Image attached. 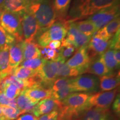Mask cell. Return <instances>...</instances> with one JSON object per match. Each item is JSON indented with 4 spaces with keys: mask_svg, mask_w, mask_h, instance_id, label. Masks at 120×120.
Returning a JSON list of instances; mask_svg holds the SVG:
<instances>
[{
    "mask_svg": "<svg viewBox=\"0 0 120 120\" xmlns=\"http://www.w3.org/2000/svg\"><path fill=\"white\" fill-rule=\"evenodd\" d=\"M37 78L43 87L51 88L54 81L58 78L52 66L51 61L46 60L42 66L37 71Z\"/></svg>",
    "mask_w": 120,
    "mask_h": 120,
    "instance_id": "cell-11",
    "label": "cell"
},
{
    "mask_svg": "<svg viewBox=\"0 0 120 120\" xmlns=\"http://www.w3.org/2000/svg\"><path fill=\"white\" fill-rule=\"evenodd\" d=\"M58 53L55 49H49L46 52V57L48 61H54L57 57Z\"/></svg>",
    "mask_w": 120,
    "mask_h": 120,
    "instance_id": "cell-39",
    "label": "cell"
},
{
    "mask_svg": "<svg viewBox=\"0 0 120 120\" xmlns=\"http://www.w3.org/2000/svg\"><path fill=\"white\" fill-rule=\"evenodd\" d=\"M70 22H55L49 27L41 31L37 36V43L46 47L51 41H62L66 36Z\"/></svg>",
    "mask_w": 120,
    "mask_h": 120,
    "instance_id": "cell-3",
    "label": "cell"
},
{
    "mask_svg": "<svg viewBox=\"0 0 120 120\" xmlns=\"http://www.w3.org/2000/svg\"><path fill=\"white\" fill-rule=\"evenodd\" d=\"M23 60H30L41 57L39 45L35 40H23L22 41Z\"/></svg>",
    "mask_w": 120,
    "mask_h": 120,
    "instance_id": "cell-18",
    "label": "cell"
},
{
    "mask_svg": "<svg viewBox=\"0 0 120 120\" xmlns=\"http://www.w3.org/2000/svg\"><path fill=\"white\" fill-rule=\"evenodd\" d=\"M12 75L19 79L22 80H30L37 79V71L19 66L13 70Z\"/></svg>",
    "mask_w": 120,
    "mask_h": 120,
    "instance_id": "cell-26",
    "label": "cell"
},
{
    "mask_svg": "<svg viewBox=\"0 0 120 120\" xmlns=\"http://www.w3.org/2000/svg\"><path fill=\"white\" fill-rule=\"evenodd\" d=\"M119 16L120 3L100 10L90 16L88 19L94 24L98 31Z\"/></svg>",
    "mask_w": 120,
    "mask_h": 120,
    "instance_id": "cell-5",
    "label": "cell"
},
{
    "mask_svg": "<svg viewBox=\"0 0 120 120\" xmlns=\"http://www.w3.org/2000/svg\"><path fill=\"white\" fill-rule=\"evenodd\" d=\"M26 12L34 16L43 30L56 22L57 17L49 0H31Z\"/></svg>",
    "mask_w": 120,
    "mask_h": 120,
    "instance_id": "cell-1",
    "label": "cell"
},
{
    "mask_svg": "<svg viewBox=\"0 0 120 120\" xmlns=\"http://www.w3.org/2000/svg\"><path fill=\"white\" fill-rule=\"evenodd\" d=\"M120 29L109 40V49H120Z\"/></svg>",
    "mask_w": 120,
    "mask_h": 120,
    "instance_id": "cell-36",
    "label": "cell"
},
{
    "mask_svg": "<svg viewBox=\"0 0 120 120\" xmlns=\"http://www.w3.org/2000/svg\"><path fill=\"white\" fill-rule=\"evenodd\" d=\"M21 26L23 40H34L41 31V28L37 21L28 12L21 15Z\"/></svg>",
    "mask_w": 120,
    "mask_h": 120,
    "instance_id": "cell-9",
    "label": "cell"
},
{
    "mask_svg": "<svg viewBox=\"0 0 120 120\" xmlns=\"http://www.w3.org/2000/svg\"><path fill=\"white\" fill-rule=\"evenodd\" d=\"M31 0H4L3 10L22 15L26 12Z\"/></svg>",
    "mask_w": 120,
    "mask_h": 120,
    "instance_id": "cell-19",
    "label": "cell"
},
{
    "mask_svg": "<svg viewBox=\"0 0 120 120\" xmlns=\"http://www.w3.org/2000/svg\"><path fill=\"white\" fill-rule=\"evenodd\" d=\"M120 17H118L109 22L103 28H104L109 36L111 38L113 36L114 34L117 32V31L120 30Z\"/></svg>",
    "mask_w": 120,
    "mask_h": 120,
    "instance_id": "cell-34",
    "label": "cell"
},
{
    "mask_svg": "<svg viewBox=\"0 0 120 120\" xmlns=\"http://www.w3.org/2000/svg\"><path fill=\"white\" fill-rule=\"evenodd\" d=\"M58 111H55L51 113L42 115L37 117V120H58Z\"/></svg>",
    "mask_w": 120,
    "mask_h": 120,
    "instance_id": "cell-37",
    "label": "cell"
},
{
    "mask_svg": "<svg viewBox=\"0 0 120 120\" xmlns=\"http://www.w3.org/2000/svg\"><path fill=\"white\" fill-rule=\"evenodd\" d=\"M118 92V88L112 91H102L91 94L88 97L86 105L87 110L92 107L109 109L113 102Z\"/></svg>",
    "mask_w": 120,
    "mask_h": 120,
    "instance_id": "cell-7",
    "label": "cell"
},
{
    "mask_svg": "<svg viewBox=\"0 0 120 120\" xmlns=\"http://www.w3.org/2000/svg\"><path fill=\"white\" fill-rule=\"evenodd\" d=\"M22 41L15 42L9 47V64L13 70L19 67L24 60Z\"/></svg>",
    "mask_w": 120,
    "mask_h": 120,
    "instance_id": "cell-14",
    "label": "cell"
},
{
    "mask_svg": "<svg viewBox=\"0 0 120 120\" xmlns=\"http://www.w3.org/2000/svg\"><path fill=\"white\" fill-rule=\"evenodd\" d=\"M16 100L17 109L20 111L22 115L28 112L31 113L34 106L37 105L36 103L33 102L22 91L17 97Z\"/></svg>",
    "mask_w": 120,
    "mask_h": 120,
    "instance_id": "cell-23",
    "label": "cell"
},
{
    "mask_svg": "<svg viewBox=\"0 0 120 120\" xmlns=\"http://www.w3.org/2000/svg\"><path fill=\"white\" fill-rule=\"evenodd\" d=\"M46 60H47L46 58L42 57L23 60V62L20 64L19 66L31 69V70L38 71L39 69L42 66V65L46 62Z\"/></svg>",
    "mask_w": 120,
    "mask_h": 120,
    "instance_id": "cell-27",
    "label": "cell"
},
{
    "mask_svg": "<svg viewBox=\"0 0 120 120\" xmlns=\"http://www.w3.org/2000/svg\"><path fill=\"white\" fill-rule=\"evenodd\" d=\"M15 42V37L0 26V49L9 48Z\"/></svg>",
    "mask_w": 120,
    "mask_h": 120,
    "instance_id": "cell-28",
    "label": "cell"
},
{
    "mask_svg": "<svg viewBox=\"0 0 120 120\" xmlns=\"http://www.w3.org/2000/svg\"><path fill=\"white\" fill-rule=\"evenodd\" d=\"M91 62L87 49V46L79 49L77 52L71 58L65 62L68 66L75 68H81L86 70Z\"/></svg>",
    "mask_w": 120,
    "mask_h": 120,
    "instance_id": "cell-12",
    "label": "cell"
},
{
    "mask_svg": "<svg viewBox=\"0 0 120 120\" xmlns=\"http://www.w3.org/2000/svg\"><path fill=\"white\" fill-rule=\"evenodd\" d=\"M114 57L117 64L120 65V49H114Z\"/></svg>",
    "mask_w": 120,
    "mask_h": 120,
    "instance_id": "cell-42",
    "label": "cell"
},
{
    "mask_svg": "<svg viewBox=\"0 0 120 120\" xmlns=\"http://www.w3.org/2000/svg\"><path fill=\"white\" fill-rule=\"evenodd\" d=\"M112 109L117 116H120V94H117L115 97V100L113 101V105H112Z\"/></svg>",
    "mask_w": 120,
    "mask_h": 120,
    "instance_id": "cell-38",
    "label": "cell"
},
{
    "mask_svg": "<svg viewBox=\"0 0 120 120\" xmlns=\"http://www.w3.org/2000/svg\"><path fill=\"white\" fill-rule=\"evenodd\" d=\"M21 21V15L19 13L3 10L0 18V26L14 37L16 42H21L23 41Z\"/></svg>",
    "mask_w": 120,
    "mask_h": 120,
    "instance_id": "cell-4",
    "label": "cell"
},
{
    "mask_svg": "<svg viewBox=\"0 0 120 120\" xmlns=\"http://www.w3.org/2000/svg\"><path fill=\"white\" fill-rule=\"evenodd\" d=\"M72 23L79 31L87 36L92 37L97 31L94 24L88 19L84 21L72 22Z\"/></svg>",
    "mask_w": 120,
    "mask_h": 120,
    "instance_id": "cell-24",
    "label": "cell"
},
{
    "mask_svg": "<svg viewBox=\"0 0 120 120\" xmlns=\"http://www.w3.org/2000/svg\"><path fill=\"white\" fill-rule=\"evenodd\" d=\"M0 120H7L4 116L3 115L2 110H1V108L0 107Z\"/></svg>",
    "mask_w": 120,
    "mask_h": 120,
    "instance_id": "cell-43",
    "label": "cell"
},
{
    "mask_svg": "<svg viewBox=\"0 0 120 120\" xmlns=\"http://www.w3.org/2000/svg\"><path fill=\"white\" fill-rule=\"evenodd\" d=\"M62 107L61 102L56 99L47 98L39 101L34 106L31 113L36 117L57 111H59Z\"/></svg>",
    "mask_w": 120,
    "mask_h": 120,
    "instance_id": "cell-10",
    "label": "cell"
},
{
    "mask_svg": "<svg viewBox=\"0 0 120 120\" xmlns=\"http://www.w3.org/2000/svg\"><path fill=\"white\" fill-rule=\"evenodd\" d=\"M73 77H58L51 87L52 92H55L71 84Z\"/></svg>",
    "mask_w": 120,
    "mask_h": 120,
    "instance_id": "cell-32",
    "label": "cell"
},
{
    "mask_svg": "<svg viewBox=\"0 0 120 120\" xmlns=\"http://www.w3.org/2000/svg\"><path fill=\"white\" fill-rule=\"evenodd\" d=\"M0 91H2L10 99L16 98L22 92L17 86L12 83H7L4 85L0 88Z\"/></svg>",
    "mask_w": 120,
    "mask_h": 120,
    "instance_id": "cell-29",
    "label": "cell"
},
{
    "mask_svg": "<svg viewBox=\"0 0 120 120\" xmlns=\"http://www.w3.org/2000/svg\"><path fill=\"white\" fill-rule=\"evenodd\" d=\"M75 48L73 46H67V47H61L60 52L58 53L57 57L56 60L61 62L65 63L67 59L70 57L75 51Z\"/></svg>",
    "mask_w": 120,
    "mask_h": 120,
    "instance_id": "cell-33",
    "label": "cell"
},
{
    "mask_svg": "<svg viewBox=\"0 0 120 120\" xmlns=\"http://www.w3.org/2000/svg\"><path fill=\"white\" fill-rule=\"evenodd\" d=\"M100 56L110 73H113L120 66L114 57V49H108Z\"/></svg>",
    "mask_w": 120,
    "mask_h": 120,
    "instance_id": "cell-25",
    "label": "cell"
},
{
    "mask_svg": "<svg viewBox=\"0 0 120 120\" xmlns=\"http://www.w3.org/2000/svg\"><path fill=\"white\" fill-rule=\"evenodd\" d=\"M85 73L92 74L100 77L112 73L109 72L100 56L94 61H91L90 62L88 66L85 70Z\"/></svg>",
    "mask_w": 120,
    "mask_h": 120,
    "instance_id": "cell-22",
    "label": "cell"
},
{
    "mask_svg": "<svg viewBox=\"0 0 120 120\" xmlns=\"http://www.w3.org/2000/svg\"><path fill=\"white\" fill-rule=\"evenodd\" d=\"M61 47V41H51L46 47L49 49H60Z\"/></svg>",
    "mask_w": 120,
    "mask_h": 120,
    "instance_id": "cell-41",
    "label": "cell"
},
{
    "mask_svg": "<svg viewBox=\"0 0 120 120\" xmlns=\"http://www.w3.org/2000/svg\"><path fill=\"white\" fill-rule=\"evenodd\" d=\"M37 117L32 113H24L19 116L16 120H37Z\"/></svg>",
    "mask_w": 120,
    "mask_h": 120,
    "instance_id": "cell-40",
    "label": "cell"
},
{
    "mask_svg": "<svg viewBox=\"0 0 120 120\" xmlns=\"http://www.w3.org/2000/svg\"><path fill=\"white\" fill-rule=\"evenodd\" d=\"M99 78L92 75H79L73 77L70 84L73 92H95L100 88Z\"/></svg>",
    "mask_w": 120,
    "mask_h": 120,
    "instance_id": "cell-6",
    "label": "cell"
},
{
    "mask_svg": "<svg viewBox=\"0 0 120 120\" xmlns=\"http://www.w3.org/2000/svg\"><path fill=\"white\" fill-rule=\"evenodd\" d=\"M4 0H0V7L3 8V4H4Z\"/></svg>",
    "mask_w": 120,
    "mask_h": 120,
    "instance_id": "cell-44",
    "label": "cell"
},
{
    "mask_svg": "<svg viewBox=\"0 0 120 120\" xmlns=\"http://www.w3.org/2000/svg\"><path fill=\"white\" fill-rule=\"evenodd\" d=\"M71 2V0H53L52 6L57 15L66 13Z\"/></svg>",
    "mask_w": 120,
    "mask_h": 120,
    "instance_id": "cell-30",
    "label": "cell"
},
{
    "mask_svg": "<svg viewBox=\"0 0 120 120\" xmlns=\"http://www.w3.org/2000/svg\"><path fill=\"white\" fill-rule=\"evenodd\" d=\"M109 41H107L94 34L87 45V51L92 53V56L101 55L109 49Z\"/></svg>",
    "mask_w": 120,
    "mask_h": 120,
    "instance_id": "cell-16",
    "label": "cell"
},
{
    "mask_svg": "<svg viewBox=\"0 0 120 120\" xmlns=\"http://www.w3.org/2000/svg\"><path fill=\"white\" fill-rule=\"evenodd\" d=\"M91 36H87L79 31L70 22L67 34L61 41V47L73 46L77 49L87 46L91 40Z\"/></svg>",
    "mask_w": 120,
    "mask_h": 120,
    "instance_id": "cell-8",
    "label": "cell"
},
{
    "mask_svg": "<svg viewBox=\"0 0 120 120\" xmlns=\"http://www.w3.org/2000/svg\"><path fill=\"white\" fill-rule=\"evenodd\" d=\"M3 115L7 120H15L21 115L20 111L18 109L6 106H0Z\"/></svg>",
    "mask_w": 120,
    "mask_h": 120,
    "instance_id": "cell-31",
    "label": "cell"
},
{
    "mask_svg": "<svg viewBox=\"0 0 120 120\" xmlns=\"http://www.w3.org/2000/svg\"><path fill=\"white\" fill-rule=\"evenodd\" d=\"M120 0H77L72 12L77 19L91 16L103 8L119 4Z\"/></svg>",
    "mask_w": 120,
    "mask_h": 120,
    "instance_id": "cell-2",
    "label": "cell"
},
{
    "mask_svg": "<svg viewBox=\"0 0 120 120\" xmlns=\"http://www.w3.org/2000/svg\"><path fill=\"white\" fill-rule=\"evenodd\" d=\"M79 120H111L109 109L92 107L85 112Z\"/></svg>",
    "mask_w": 120,
    "mask_h": 120,
    "instance_id": "cell-20",
    "label": "cell"
},
{
    "mask_svg": "<svg viewBox=\"0 0 120 120\" xmlns=\"http://www.w3.org/2000/svg\"><path fill=\"white\" fill-rule=\"evenodd\" d=\"M9 48L0 49V81L12 75L13 69L9 64Z\"/></svg>",
    "mask_w": 120,
    "mask_h": 120,
    "instance_id": "cell-21",
    "label": "cell"
},
{
    "mask_svg": "<svg viewBox=\"0 0 120 120\" xmlns=\"http://www.w3.org/2000/svg\"><path fill=\"white\" fill-rule=\"evenodd\" d=\"M22 92L33 102L36 103L43 99L51 97L52 95V91L50 88H45L41 85L27 88Z\"/></svg>",
    "mask_w": 120,
    "mask_h": 120,
    "instance_id": "cell-13",
    "label": "cell"
},
{
    "mask_svg": "<svg viewBox=\"0 0 120 120\" xmlns=\"http://www.w3.org/2000/svg\"><path fill=\"white\" fill-rule=\"evenodd\" d=\"M3 11V8L2 7H0V18H1V13H2V12Z\"/></svg>",
    "mask_w": 120,
    "mask_h": 120,
    "instance_id": "cell-45",
    "label": "cell"
},
{
    "mask_svg": "<svg viewBox=\"0 0 120 120\" xmlns=\"http://www.w3.org/2000/svg\"><path fill=\"white\" fill-rule=\"evenodd\" d=\"M0 106H6L17 109L16 98H8L1 91H0Z\"/></svg>",
    "mask_w": 120,
    "mask_h": 120,
    "instance_id": "cell-35",
    "label": "cell"
},
{
    "mask_svg": "<svg viewBox=\"0 0 120 120\" xmlns=\"http://www.w3.org/2000/svg\"><path fill=\"white\" fill-rule=\"evenodd\" d=\"M120 74L112 73L99 77L100 88L102 91H112L120 85Z\"/></svg>",
    "mask_w": 120,
    "mask_h": 120,
    "instance_id": "cell-17",
    "label": "cell"
},
{
    "mask_svg": "<svg viewBox=\"0 0 120 120\" xmlns=\"http://www.w3.org/2000/svg\"><path fill=\"white\" fill-rule=\"evenodd\" d=\"M53 61L57 77H75L85 73V70L83 69L72 68L66 65L65 63L56 60Z\"/></svg>",
    "mask_w": 120,
    "mask_h": 120,
    "instance_id": "cell-15",
    "label": "cell"
}]
</instances>
